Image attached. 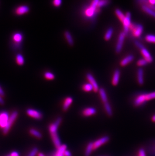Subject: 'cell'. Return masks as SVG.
I'll list each match as a JSON object with an SVG mask.
<instances>
[{"mask_svg":"<svg viewBox=\"0 0 155 156\" xmlns=\"http://www.w3.org/2000/svg\"><path fill=\"white\" fill-rule=\"evenodd\" d=\"M62 1L61 0H55L53 1V4L56 7H59L62 4Z\"/></svg>","mask_w":155,"mask_h":156,"instance_id":"cell-39","label":"cell"},{"mask_svg":"<svg viewBox=\"0 0 155 156\" xmlns=\"http://www.w3.org/2000/svg\"><path fill=\"white\" fill-rule=\"evenodd\" d=\"M38 153V148L36 147H34L32 150L30 151L29 154L27 156H36Z\"/></svg>","mask_w":155,"mask_h":156,"instance_id":"cell-37","label":"cell"},{"mask_svg":"<svg viewBox=\"0 0 155 156\" xmlns=\"http://www.w3.org/2000/svg\"><path fill=\"white\" fill-rule=\"evenodd\" d=\"M29 133L31 135L34 136L37 139H41L42 137V134H41V133L33 128H31L30 129Z\"/></svg>","mask_w":155,"mask_h":156,"instance_id":"cell-24","label":"cell"},{"mask_svg":"<svg viewBox=\"0 0 155 156\" xmlns=\"http://www.w3.org/2000/svg\"><path fill=\"white\" fill-rule=\"evenodd\" d=\"M148 63V62H146V61L145 59H141L138 61L137 62V65L139 66H143L146 65Z\"/></svg>","mask_w":155,"mask_h":156,"instance_id":"cell-36","label":"cell"},{"mask_svg":"<svg viewBox=\"0 0 155 156\" xmlns=\"http://www.w3.org/2000/svg\"><path fill=\"white\" fill-rule=\"evenodd\" d=\"M16 62L19 65H23L24 63V59L22 55L18 54L16 56Z\"/></svg>","mask_w":155,"mask_h":156,"instance_id":"cell-25","label":"cell"},{"mask_svg":"<svg viewBox=\"0 0 155 156\" xmlns=\"http://www.w3.org/2000/svg\"><path fill=\"white\" fill-rule=\"evenodd\" d=\"M73 102V99L72 98L69 97H67L64 100V103L63 105V110L64 111L67 110L69 107L71 106V105Z\"/></svg>","mask_w":155,"mask_h":156,"instance_id":"cell-17","label":"cell"},{"mask_svg":"<svg viewBox=\"0 0 155 156\" xmlns=\"http://www.w3.org/2000/svg\"><path fill=\"white\" fill-rule=\"evenodd\" d=\"M13 39L16 44L20 43L23 40V36L20 33H16L14 34Z\"/></svg>","mask_w":155,"mask_h":156,"instance_id":"cell-23","label":"cell"},{"mask_svg":"<svg viewBox=\"0 0 155 156\" xmlns=\"http://www.w3.org/2000/svg\"><path fill=\"white\" fill-rule=\"evenodd\" d=\"M10 156H19V153L18 152H16V151H14L12 152L10 154Z\"/></svg>","mask_w":155,"mask_h":156,"instance_id":"cell-44","label":"cell"},{"mask_svg":"<svg viewBox=\"0 0 155 156\" xmlns=\"http://www.w3.org/2000/svg\"><path fill=\"white\" fill-rule=\"evenodd\" d=\"M139 156H146V152L144 149H140L139 151Z\"/></svg>","mask_w":155,"mask_h":156,"instance_id":"cell-41","label":"cell"},{"mask_svg":"<svg viewBox=\"0 0 155 156\" xmlns=\"http://www.w3.org/2000/svg\"><path fill=\"white\" fill-rule=\"evenodd\" d=\"M87 78L88 80V81H89L90 83L92 86L93 87L94 91L95 92H97L98 90H99V87H98L97 83H96V81L95 80L92 75H91V74H87Z\"/></svg>","mask_w":155,"mask_h":156,"instance_id":"cell-10","label":"cell"},{"mask_svg":"<svg viewBox=\"0 0 155 156\" xmlns=\"http://www.w3.org/2000/svg\"><path fill=\"white\" fill-rule=\"evenodd\" d=\"M10 156V155H7V156Z\"/></svg>","mask_w":155,"mask_h":156,"instance_id":"cell-50","label":"cell"},{"mask_svg":"<svg viewBox=\"0 0 155 156\" xmlns=\"http://www.w3.org/2000/svg\"><path fill=\"white\" fill-rule=\"evenodd\" d=\"M96 110L94 108H87L84 110L83 115L85 117H89L96 113Z\"/></svg>","mask_w":155,"mask_h":156,"instance_id":"cell-14","label":"cell"},{"mask_svg":"<svg viewBox=\"0 0 155 156\" xmlns=\"http://www.w3.org/2000/svg\"><path fill=\"white\" fill-rule=\"evenodd\" d=\"M9 114L6 111H2L0 112V128H4L7 124L9 120Z\"/></svg>","mask_w":155,"mask_h":156,"instance_id":"cell-5","label":"cell"},{"mask_svg":"<svg viewBox=\"0 0 155 156\" xmlns=\"http://www.w3.org/2000/svg\"><path fill=\"white\" fill-rule=\"evenodd\" d=\"M5 95V94L4 91L3 90L1 87H0V96H1L2 97H4Z\"/></svg>","mask_w":155,"mask_h":156,"instance_id":"cell-43","label":"cell"},{"mask_svg":"<svg viewBox=\"0 0 155 156\" xmlns=\"http://www.w3.org/2000/svg\"><path fill=\"white\" fill-rule=\"evenodd\" d=\"M99 94L103 102L104 103H107L108 99H107V95L105 91V90L103 88H100L99 90Z\"/></svg>","mask_w":155,"mask_h":156,"instance_id":"cell-21","label":"cell"},{"mask_svg":"<svg viewBox=\"0 0 155 156\" xmlns=\"http://www.w3.org/2000/svg\"><path fill=\"white\" fill-rule=\"evenodd\" d=\"M113 31V30L112 28H109L108 30H107L105 37H104V38L106 41H108L111 38V36L112 35Z\"/></svg>","mask_w":155,"mask_h":156,"instance_id":"cell-29","label":"cell"},{"mask_svg":"<svg viewBox=\"0 0 155 156\" xmlns=\"http://www.w3.org/2000/svg\"><path fill=\"white\" fill-rule=\"evenodd\" d=\"M146 102L145 99V94H140L138 96L134 101V105L136 106H140Z\"/></svg>","mask_w":155,"mask_h":156,"instance_id":"cell-13","label":"cell"},{"mask_svg":"<svg viewBox=\"0 0 155 156\" xmlns=\"http://www.w3.org/2000/svg\"><path fill=\"white\" fill-rule=\"evenodd\" d=\"M54 75L51 72H46L44 73V77L47 80H53L54 79Z\"/></svg>","mask_w":155,"mask_h":156,"instance_id":"cell-35","label":"cell"},{"mask_svg":"<svg viewBox=\"0 0 155 156\" xmlns=\"http://www.w3.org/2000/svg\"><path fill=\"white\" fill-rule=\"evenodd\" d=\"M140 51L144 57V59L146 61V62L148 63H151L153 61V58L147 49L144 47L140 50Z\"/></svg>","mask_w":155,"mask_h":156,"instance_id":"cell-11","label":"cell"},{"mask_svg":"<svg viewBox=\"0 0 155 156\" xmlns=\"http://www.w3.org/2000/svg\"><path fill=\"white\" fill-rule=\"evenodd\" d=\"M130 17H131V14L130 12H127L125 15V18L122 21L123 27H124V32L125 34H127L129 32V27L131 25V21H130Z\"/></svg>","mask_w":155,"mask_h":156,"instance_id":"cell-6","label":"cell"},{"mask_svg":"<svg viewBox=\"0 0 155 156\" xmlns=\"http://www.w3.org/2000/svg\"><path fill=\"white\" fill-rule=\"evenodd\" d=\"M56 156H64V155H57V154H56Z\"/></svg>","mask_w":155,"mask_h":156,"instance_id":"cell-49","label":"cell"},{"mask_svg":"<svg viewBox=\"0 0 155 156\" xmlns=\"http://www.w3.org/2000/svg\"><path fill=\"white\" fill-rule=\"evenodd\" d=\"M29 8L27 6H21L17 8L15 10V13L18 15H23L29 11Z\"/></svg>","mask_w":155,"mask_h":156,"instance_id":"cell-12","label":"cell"},{"mask_svg":"<svg viewBox=\"0 0 155 156\" xmlns=\"http://www.w3.org/2000/svg\"><path fill=\"white\" fill-rule=\"evenodd\" d=\"M126 34L124 32L120 33L119 35L118 41H117V44L116 46V52L117 53H119L122 51V48L123 47V43H124V38L126 37Z\"/></svg>","mask_w":155,"mask_h":156,"instance_id":"cell-7","label":"cell"},{"mask_svg":"<svg viewBox=\"0 0 155 156\" xmlns=\"http://www.w3.org/2000/svg\"><path fill=\"white\" fill-rule=\"evenodd\" d=\"M82 88L84 91H87V92L91 91V90H93V87L90 83L84 84Z\"/></svg>","mask_w":155,"mask_h":156,"instance_id":"cell-32","label":"cell"},{"mask_svg":"<svg viewBox=\"0 0 155 156\" xmlns=\"http://www.w3.org/2000/svg\"><path fill=\"white\" fill-rule=\"evenodd\" d=\"M5 102L4 99H3V98L1 96H0V105H4Z\"/></svg>","mask_w":155,"mask_h":156,"instance_id":"cell-45","label":"cell"},{"mask_svg":"<svg viewBox=\"0 0 155 156\" xmlns=\"http://www.w3.org/2000/svg\"><path fill=\"white\" fill-rule=\"evenodd\" d=\"M145 94V99L146 101L151 100L152 99H155V91L149 94Z\"/></svg>","mask_w":155,"mask_h":156,"instance_id":"cell-33","label":"cell"},{"mask_svg":"<svg viewBox=\"0 0 155 156\" xmlns=\"http://www.w3.org/2000/svg\"><path fill=\"white\" fill-rule=\"evenodd\" d=\"M64 156H72V154L69 151L66 150L64 153Z\"/></svg>","mask_w":155,"mask_h":156,"instance_id":"cell-42","label":"cell"},{"mask_svg":"<svg viewBox=\"0 0 155 156\" xmlns=\"http://www.w3.org/2000/svg\"><path fill=\"white\" fill-rule=\"evenodd\" d=\"M104 108L109 116H111L112 115V111L111 106L108 102L104 103Z\"/></svg>","mask_w":155,"mask_h":156,"instance_id":"cell-26","label":"cell"},{"mask_svg":"<svg viewBox=\"0 0 155 156\" xmlns=\"http://www.w3.org/2000/svg\"><path fill=\"white\" fill-rule=\"evenodd\" d=\"M115 13L117 17L119 18V19H120V20L122 22L125 18V15L123 14L122 11L119 9H116Z\"/></svg>","mask_w":155,"mask_h":156,"instance_id":"cell-28","label":"cell"},{"mask_svg":"<svg viewBox=\"0 0 155 156\" xmlns=\"http://www.w3.org/2000/svg\"><path fill=\"white\" fill-rule=\"evenodd\" d=\"M130 30L133 32V34L136 37H140L143 31V27L141 24H131Z\"/></svg>","mask_w":155,"mask_h":156,"instance_id":"cell-4","label":"cell"},{"mask_svg":"<svg viewBox=\"0 0 155 156\" xmlns=\"http://www.w3.org/2000/svg\"><path fill=\"white\" fill-rule=\"evenodd\" d=\"M134 59V57L133 55H130L124 58L123 60H122V61L120 62V65L122 66H124L126 65H127L130 62H132V61Z\"/></svg>","mask_w":155,"mask_h":156,"instance_id":"cell-16","label":"cell"},{"mask_svg":"<svg viewBox=\"0 0 155 156\" xmlns=\"http://www.w3.org/2000/svg\"><path fill=\"white\" fill-rule=\"evenodd\" d=\"M145 39L146 41L149 43H155V35L148 34L145 37Z\"/></svg>","mask_w":155,"mask_h":156,"instance_id":"cell-31","label":"cell"},{"mask_svg":"<svg viewBox=\"0 0 155 156\" xmlns=\"http://www.w3.org/2000/svg\"><path fill=\"white\" fill-rule=\"evenodd\" d=\"M138 80L140 85L143 84V70L142 68H140L138 70Z\"/></svg>","mask_w":155,"mask_h":156,"instance_id":"cell-18","label":"cell"},{"mask_svg":"<svg viewBox=\"0 0 155 156\" xmlns=\"http://www.w3.org/2000/svg\"><path fill=\"white\" fill-rule=\"evenodd\" d=\"M62 121V118L59 117L56 120L54 123L51 124L49 126V130L50 133L51 139L53 140V143L54 144V146L57 149H58L59 147H60L62 145L61 141H60V139L59 138L57 133V129H58L59 125Z\"/></svg>","mask_w":155,"mask_h":156,"instance_id":"cell-1","label":"cell"},{"mask_svg":"<svg viewBox=\"0 0 155 156\" xmlns=\"http://www.w3.org/2000/svg\"><path fill=\"white\" fill-rule=\"evenodd\" d=\"M135 43L136 47H137L138 48H139L140 50H141V49H143V48H144V46H143L140 41H136Z\"/></svg>","mask_w":155,"mask_h":156,"instance_id":"cell-40","label":"cell"},{"mask_svg":"<svg viewBox=\"0 0 155 156\" xmlns=\"http://www.w3.org/2000/svg\"><path fill=\"white\" fill-rule=\"evenodd\" d=\"M152 120L153 122H155V115H154V116L152 117Z\"/></svg>","mask_w":155,"mask_h":156,"instance_id":"cell-48","label":"cell"},{"mask_svg":"<svg viewBox=\"0 0 155 156\" xmlns=\"http://www.w3.org/2000/svg\"><path fill=\"white\" fill-rule=\"evenodd\" d=\"M98 0H95L92 2L91 5L90 7L88 8L87 9L85 10V14L87 17H91L93 16L96 10V7L98 5Z\"/></svg>","mask_w":155,"mask_h":156,"instance_id":"cell-3","label":"cell"},{"mask_svg":"<svg viewBox=\"0 0 155 156\" xmlns=\"http://www.w3.org/2000/svg\"><path fill=\"white\" fill-rule=\"evenodd\" d=\"M26 113L29 116L36 119H40L43 118V114L41 112L34 109H28L27 110Z\"/></svg>","mask_w":155,"mask_h":156,"instance_id":"cell-9","label":"cell"},{"mask_svg":"<svg viewBox=\"0 0 155 156\" xmlns=\"http://www.w3.org/2000/svg\"><path fill=\"white\" fill-rule=\"evenodd\" d=\"M142 9L143 11H145L146 13L149 14V15H152L155 18V11L147 6H145L144 5H142Z\"/></svg>","mask_w":155,"mask_h":156,"instance_id":"cell-20","label":"cell"},{"mask_svg":"<svg viewBox=\"0 0 155 156\" xmlns=\"http://www.w3.org/2000/svg\"><path fill=\"white\" fill-rule=\"evenodd\" d=\"M150 155L153 156H155V141L149 146L148 150Z\"/></svg>","mask_w":155,"mask_h":156,"instance_id":"cell-30","label":"cell"},{"mask_svg":"<svg viewBox=\"0 0 155 156\" xmlns=\"http://www.w3.org/2000/svg\"><path fill=\"white\" fill-rule=\"evenodd\" d=\"M18 115V112L17 111H14L10 115L7 124L6 125V126L3 129V134H5V135L7 134L9 130L10 129L12 124L14 123V122H15L16 119L17 118Z\"/></svg>","mask_w":155,"mask_h":156,"instance_id":"cell-2","label":"cell"},{"mask_svg":"<svg viewBox=\"0 0 155 156\" xmlns=\"http://www.w3.org/2000/svg\"><path fill=\"white\" fill-rule=\"evenodd\" d=\"M120 72L119 70H116L114 71L113 76L112 83L113 86H116L119 83V78H120Z\"/></svg>","mask_w":155,"mask_h":156,"instance_id":"cell-15","label":"cell"},{"mask_svg":"<svg viewBox=\"0 0 155 156\" xmlns=\"http://www.w3.org/2000/svg\"><path fill=\"white\" fill-rule=\"evenodd\" d=\"M66 150H67V146L66 144L61 145L60 147H59L57 149V152L56 154L59 155H64V151Z\"/></svg>","mask_w":155,"mask_h":156,"instance_id":"cell-27","label":"cell"},{"mask_svg":"<svg viewBox=\"0 0 155 156\" xmlns=\"http://www.w3.org/2000/svg\"><path fill=\"white\" fill-rule=\"evenodd\" d=\"M109 140V137L107 136H105L94 141L93 143V150L98 149L100 147L102 146L103 144L107 143Z\"/></svg>","mask_w":155,"mask_h":156,"instance_id":"cell-8","label":"cell"},{"mask_svg":"<svg viewBox=\"0 0 155 156\" xmlns=\"http://www.w3.org/2000/svg\"><path fill=\"white\" fill-rule=\"evenodd\" d=\"M64 36L66 37V39L67 40V43H69V44L70 46H73L74 44V41L70 32L68 31H65Z\"/></svg>","mask_w":155,"mask_h":156,"instance_id":"cell-22","label":"cell"},{"mask_svg":"<svg viewBox=\"0 0 155 156\" xmlns=\"http://www.w3.org/2000/svg\"><path fill=\"white\" fill-rule=\"evenodd\" d=\"M109 2L108 1H99L98 2L97 7L98 8L101 7L102 6H105L107 4V3H109Z\"/></svg>","mask_w":155,"mask_h":156,"instance_id":"cell-38","label":"cell"},{"mask_svg":"<svg viewBox=\"0 0 155 156\" xmlns=\"http://www.w3.org/2000/svg\"><path fill=\"white\" fill-rule=\"evenodd\" d=\"M93 150V143L90 142L88 144V145L87 146L86 149L85 151V156H90Z\"/></svg>","mask_w":155,"mask_h":156,"instance_id":"cell-19","label":"cell"},{"mask_svg":"<svg viewBox=\"0 0 155 156\" xmlns=\"http://www.w3.org/2000/svg\"><path fill=\"white\" fill-rule=\"evenodd\" d=\"M140 2L141 3V4L144 5L145 6H147L148 7H149L150 8H151V9H152L155 11V5L150 4L148 2V1H140Z\"/></svg>","mask_w":155,"mask_h":156,"instance_id":"cell-34","label":"cell"},{"mask_svg":"<svg viewBox=\"0 0 155 156\" xmlns=\"http://www.w3.org/2000/svg\"><path fill=\"white\" fill-rule=\"evenodd\" d=\"M38 156H45V155L43 153H40L38 154Z\"/></svg>","mask_w":155,"mask_h":156,"instance_id":"cell-47","label":"cell"},{"mask_svg":"<svg viewBox=\"0 0 155 156\" xmlns=\"http://www.w3.org/2000/svg\"><path fill=\"white\" fill-rule=\"evenodd\" d=\"M148 2H149L150 4L155 5V0H150V1H148Z\"/></svg>","mask_w":155,"mask_h":156,"instance_id":"cell-46","label":"cell"}]
</instances>
